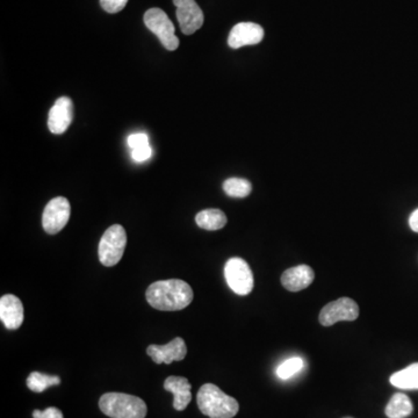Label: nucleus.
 <instances>
[{
	"instance_id": "9",
	"label": "nucleus",
	"mask_w": 418,
	"mask_h": 418,
	"mask_svg": "<svg viewBox=\"0 0 418 418\" xmlns=\"http://www.w3.org/2000/svg\"><path fill=\"white\" fill-rule=\"evenodd\" d=\"M177 7L178 23L185 35H192L203 25V12L196 0H174Z\"/></svg>"
},
{
	"instance_id": "8",
	"label": "nucleus",
	"mask_w": 418,
	"mask_h": 418,
	"mask_svg": "<svg viewBox=\"0 0 418 418\" xmlns=\"http://www.w3.org/2000/svg\"><path fill=\"white\" fill-rule=\"evenodd\" d=\"M359 316V307L350 298H341L330 303L320 312V323L330 327L339 321H354Z\"/></svg>"
},
{
	"instance_id": "21",
	"label": "nucleus",
	"mask_w": 418,
	"mask_h": 418,
	"mask_svg": "<svg viewBox=\"0 0 418 418\" xmlns=\"http://www.w3.org/2000/svg\"><path fill=\"white\" fill-rule=\"evenodd\" d=\"M305 366V361L303 358L294 357L287 359L283 363H280L277 368V375L279 379L287 380L292 378L293 375L299 373Z\"/></svg>"
},
{
	"instance_id": "25",
	"label": "nucleus",
	"mask_w": 418,
	"mask_h": 418,
	"mask_svg": "<svg viewBox=\"0 0 418 418\" xmlns=\"http://www.w3.org/2000/svg\"><path fill=\"white\" fill-rule=\"evenodd\" d=\"M33 418H64L60 409L55 407L47 408L43 412L41 410H34L33 412Z\"/></svg>"
},
{
	"instance_id": "26",
	"label": "nucleus",
	"mask_w": 418,
	"mask_h": 418,
	"mask_svg": "<svg viewBox=\"0 0 418 418\" xmlns=\"http://www.w3.org/2000/svg\"><path fill=\"white\" fill-rule=\"evenodd\" d=\"M409 225H410L412 232H418V209H416L415 212H412V215L409 218Z\"/></svg>"
},
{
	"instance_id": "6",
	"label": "nucleus",
	"mask_w": 418,
	"mask_h": 418,
	"mask_svg": "<svg viewBox=\"0 0 418 418\" xmlns=\"http://www.w3.org/2000/svg\"><path fill=\"white\" fill-rule=\"evenodd\" d=\"M225 277L228 286L238 295H248L254 288V274L242 258H232L227 261Z\"/></svg>"
},
{
	"instance_id": "20",
	"label": "nucleus",
	"mask_w": 418,
	"mask_h": 418,
	"mask_svg": "<svg viewBox=\"0 0 418 418\" xmlns=\"http://www.w3.org/2000/svg\"><path fill=\"white\" fill-rule=\"evenodd\" d=\"M223 191L232 198H245L251 193V183L243 178H229L223 183Z\"/></svg>"
},
{
	"instance_id": "5",
	"label": "nucleus",
	"mask_w": 418,
	"mask_h": 418,
	"mask_svg": "<svg viewBox=\"0 0 418 418\" xmlns=\"http://www.w3.org/2000/svg\"><path fill=\"white\" fill-rule=\"evenodd\" d=\"M143 20L147 28L157 36L165 49L174 52L179 47V39L174 35V23L164 11L157 7L150 9L145 12Z\"/></svg>"
},
{
	"instance_id": "11",
	"label": "nucleus",
	"mask_w": 418,
	"mask_h": 418,
	"mask_svg": "<svg viewBox=\"0 0 418 418\" xmlns=\"http://www.w3.org/2000/svg\"><path fill=\"white\" fill-rule=\"evenodd\" d=\"M147 354L156 363H169L181 361L187 354L186 344L183 338L177 337L165 345L152 344L147 349Z\"/></svg>"
},
{
	"instance_id": "24",
	"label": "nucleus",
	"mask_w": 418,
	"mask_h": 418,
	"mask_svg": "<svg viewBox=\"0 0 418 418\" xmlns=\"http://www.w3.org/2000/svg\"><path fill=\"white\" fill-rule=\"evenodd\" d=\"M129 148L134 150V149L141 148L145 145H149L148 135L143 134V132H137V134H132L128 137Z\"/></svg>"
},
{
	"instance_id": "22",
	"label": "nucleus",
	"mask_w": 418,
	"mask_h": 418,
	"mask_svg": "<svg viewBox=\"0 0 418 418\" xmlns=\"http://www.w3.org/2000/svg\"><path fill=\"white\" fill-rule=\"evenodd\" d=\"M128 0H100V5L107 13H118L125 9Z\"/></svg>"
},
{
	"instance_id": "23",
	"label": "nucleus",
	"mask_w": 418,
	"mask_h": 418,
	"mask_svg": "<svg viewBox=\"0 0 418 418\" xmlns=\"http://www.w3.org/2000/svg\"><path fill=\"white\" fill-rule=\"evenodd\" d=\"M152 149L150 145L132 150V159L137 162V163H143V162L148 161L149 158L152 157Z\"/></svg>"
},
{
	"instance_id": "12",
	"label": "nucleus",
	"mask_w": 418,
	"mask_h": 418,
	"mask_svg": "<svg viewBox=\"0 0 418 418\" xmlns=\"http://www.w3.org/2000/svg\"><path fill=\"white\" fill-rule=\"evenodd\" d=\"M72 116H74L72 100L68 97L58 98L55 105L49 111V130L56 135L63 134L70 127Z\"/></svg>"
},
{
	"instance_id": "19",
	"label": "nucleus",
	"mask_w": 418,
	"mask_h": 418,
	"mask_svg": "<svg viewBox=\"0 0 418 418\" xmlns=\"http://www.w3.org/2000/svg\"><path fill=\"white\" fill-rule=\"evenodd\" d=\"M60 383H61L60 376L47 375V374H42L40 372H32L27 379V387L32 392H45L48 387L56 386Z\"/></svg>"
},
{
	"instance_id": "7",
	"label": "nucleus",
	"mask_w": 418,
	"mask_h": 418,
	"mask_svg": "<svg viewBox=\"0 0 418 418\" xmlns=\"http://www.w3.org/2000/svg\"><path fill=\"white\" fill-rule=\"evenodd\" d=\"M70 215L71 206L68 199L57 196L55 199L50 200L45 206L42 216L43 229L49 235H55L64 228L70 220Z\"/></svg>"
},
{
	"instance_id": "2",
	"label": "nucleus",
	"mask_w": 418,
	"mask_h": 418,
	"mask_svg": "<svg viewBox=\"0 0 418 418\" xmlns=\"http://www.w3.org/2000/svg\"><path fill=\"white\" fill-rule=\"evenodd\" d=\"M196 401L200 412L209 418L235 417L239 410L237 400L227 395L213 383H206L200 388Z\"/></svg>"
},
{
	"instance_id": "18",
	"label": "nucleus",
	"mask_w": 418,
	"mask_h": 418,
	"mask_svg": "<svg viewBox=\"0 0 418 418\" xmlns=\"http://www.w3.org/2000/svg\"><path fill=\"white\" fill-rule=\"evenodd\" d=\"M412 410L414 405L408 396L397 392L387 405L386 415L388 418H405L412 415Z\"/></svg>"
},
{
	"instance_id": "15",
	"label": "nucleus",
	"mask_w": 418,
	"mask_h": 418,
	"mask_svg": "<svg viewBox=\"0 0 418 418\" xmlns=\"http://www.w3.org/2000/svg\"><path fill=\"white\" fill-rule=\"evenodd\" d=\"M164 388L174 394V408L178 412L185 410L192 401V387L190 381L183 376H169L165 380Z\"/></svg>"
},
{
	"instance_id": "3",
	"label": "nucleus",
	"mask_w": 418,
	"mask_h": 418,
	"mask_svg": "<svg viewBox=\"0 0 418 418\" xmlns=\"http://www.w3.org/2000/svg\"><path fill=\"white\" fill-rule=\"evenodd\" d=\"M100 410L111 418H145L148 408L143 400L123 392H106L99 400Z\"/></svg>"
},
{
	"instance_id": "27",
	"label": "nucleus",
	"mask_w": 418,
	"mask_h": 418,
	"mask_svg": "<svg viewBox=\"0 0 418 418\" xmlns=\"http://www.w3.org/2000/svg\"><path fill=\"white\" fill-rule=\"evenodd\" d=\"M344 418H352V417H344Z\"/></svg>"
},
{
	"instance_id": "14",
	"label": "nucleus",
	"mask_w": 418,
	"mask_h": 418,
	"mask_svg": "<svg viewBox=\"0 0 418 418\" xmlns=\"http://www.w3.org/2000/svg\"><path fill=\"white\" fill-rule=\"evenodd\" d=\"M315 273L308 265H299L283 272L281 276L283 286L290 292H300L305 290L314 281Z\"/></svg>"
},
{
	"instance_id": "10",
	"label": "nucleus",
	"mask_w": 418,
	"mask_h": 418,
	"mask_svg": "<svg viewBox=\"0 0 418 418\" xmlns=\"http://www.w3.org/2000/svg\"><path fill=\"white\" fill-rule=\"evenodd\" d=\"M264 39V29L258 23H239L232 27L229 34L228 45L230 48L238 49L245 45L261 43Z\"/></svg>"
},
{
	"instance_id": "17",
	"label": "nucleus",
	"mask_w": 418,
	"mask_h": 418,
	"mask_svg": "<svg viewBox=\"0 0 418 418\" xmlns=\"http://www.w3.org/2000/svg\"><path fill=\"white\" fill-rule=\"evenodd\" d=\"M390 383L400 390H418V363L392 374Z\"/></svg>"
},
{
	"instance_id": "16",
	"label": "nucleus",
	"mask_w": 418,
	"mask_h": 418,
	"mask_svg": "<svg viewBox=\"0 0 418 418\" xmlns=\"http://www.w3.org/2000/svg\"><path fill=\"white\" fill-rule=\"evenodd\" d=\"M196 222L200 228L214 232L222 229L227 225V216L220 209H205L196 214Z\"/></svg>"
},
{
	"instance_id": "13",
	"label": "nucleus",
	"mask_w": 418,
	"mask_h": 418,
	"mask_svg": "<svg viewBox=\"0 0 418 418\" xmlns=\"http://www.w3.org/2000/svg\"><path fill=\"white\" fill-rule=\"evenodd\" d=\"M23 306L19 298L12 294L4 295L0 299V320L5 328L16 330L23 323Z\"/></svg>"
},
{
	"instance_id": "4",
	"label": "nucleus",
	"mask_w": 418,
	"mask_h": 418,
	"mask_svg": "<svg viewBox=\"0 0 418 418\" xmlns=\"http://www.w3.org/2000/svg\"><path fill=\"white\" fill-rule=\"evenodd\" d=\"M127 245V234L123 225H114L103 232L100 239L99 259L103 266L112 267L118 264Z\"/></svg>"
},
{
	"instance_id": "1",
	"label": "nucleus",
	"mask_w": 418,
	"mask_h": 418,
	"mask_svg": "<svg viewBox=\"0 0 418 418\" xmlns=\"http://www.w3.org/2000/svg\"><path fill=\"white\" fill-rule=\"evenodd\" d=\"M147 301L150 306L163 312H177L190 306L193 301V290L183 280H161L148 287Z\"/></svg>"
}]
</instances>
